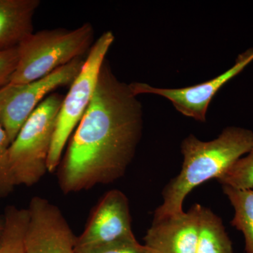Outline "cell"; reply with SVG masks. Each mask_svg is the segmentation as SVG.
<instances>
[{
	"label": "cell",
	"mask_w": 253,
	"mask_h": 253,
	"mask_svg": "<svg viewBox=\"0 0 253 253\" xmlns=\"http://www.w3.org/2000/svg\"><path fill=\"white\" fill-rule=\"evenodd\" d=\"M18 49L0 51V88L9 84L17 67Z\"/></svg>",
	"instance_id": "obj_18"
},
{
	"label": "cell",
	"mask_w": 253,
	"mask_h": 253,
	"mask_svg": "<svg viewBox=\"0 0 253 253\" xmlns=\"http://www.w3.org/2000/svg\"><path fill=\"white\" fill-rule=\"evenodd\" d=\"M3 221L0 253H26L24 239L28 221V209L9 206L6 208Z\"/></svg>",
	"instance_id": "obj_14"
},
{
	"label": "cell",
	"mask_w": 253,
	"mask_h": 253,
	"mask_svg": "<svg viewBox=\"0 0 253 253\" xmlns=\"http://www.w3.org/2000/svg\"><path fill=\"white\" fill-rule=\"evenodd\" d=\"M221 186L239 189L253 188V145L245 156L239 158L217 179Z\"/></svg>",
	"instance_id": "obj_15"
},
{
	"label": "cell",
	"mask_w": 253,
	"mask_h": 253,
	"mask_svg": "<svg viewBox=\"0 0 253 253\" xmlns=\"http://www.w3.org/2000/svg\"><path fill=\"white\" fill-rule=\"evenodd\" d=\"M134 236L129 201L118 189L108 191L91 212L76 247H86Z\"/></svg>",
	"instance_id": "obj_9"
},
{
	"label": "cell",
	"mask_w": 253,
	"mask_h": 253,
	"mask_svg": "<svg viewBox=\"0 0 253 253\" xmlns=\"http://www.w3.org/2000/svg\"><path fill=\"white\" fill-rule=\"evenodd\" d=\"M76 249L78 253H155L147 246L139 244L134 235L104 244Z\"/></svg>",
	"instance_id": "obj_16"
},
{
	"label": "cell",
	"mask_w": 253,
	"mask_h": 253,
	"mask_svg": "<svg viewBox=\"0 0 253 253\" xmlns=\"http://www.w3.org/2000/svg\"><path fill=\"white\" fill-rule=\"evenodd\" d=\"M94 28L86 23L74 30L58 28L33 33L18 46V62L9 84L41 79L89 51Z\"/></svg>",
	"instance_id": "obj_4"
},
{
	"label": "cell",
	"mask_w": 253,
	"mask_h": 253,
	"mask_svg": "<svg viewBox=\"0 0 253 253\" xmlns=\"http://www.w3.org/2000/svg\"><path fill=\"white\" fill-rule=\"evenodd\" d=\"M28 211L26 253H78L77 237L57 206L36 196Z\"/></svg>",
	"instance_id": "obj_8"
},
{
	"label": "cell",
	"mask_w": 253,
	"mask_h": 253,
	"mask_svg": "<svg viewBox=\"0 0 253 253\" xmlns=\"http://www.w3.org/2000/svg\"><path fill=\"white\" fill-rule=\"evenodd\" d=\"M114 39L112 32L107 31L95 42L81 72L63 99L48 156V172H53L59 167L66 143L90 104L101 66Z\"/></svg>",
	"instance_id": "obj_5"
},
{
	"label": "cell",
	"mask_w": 253,
	"mask_h": 253,
	"mask_svg": "<svg viewBox=\"0 0 253 253\" xmlns=\"http://www.w3.org/2000/svg\"><path fill=\"white\" fill-rule=\"evenodd\" d=\"M64 96H46L24 123L8 151V172L13 188L37 184L46 172L47 158Z\"/></svg>",
	"instance_id": "obj_3"
},
{
	"label": "cell",
	"mask_w": 253,
	"mask_h": 253,
	"mask_svg": "<svg viewBox=\"0 0 253 253\" xmlns=\"http://www.w3.org/2000/svg\"><path fill=\"white\" fill-rule=\"evenodd\" d=\"M11 144L7 133L0 123V194H8L14 189L8 172V151Z\"/></svg>",
	"instance_id": "obj_17"
},
{
	"label": "cell",
	"mask_w": 253,
	"mask_h": 253,
	"mask_svg": "<svg viewBox=\"0 0 253 253\" xmlns=\"http://www.w3.org/2000/svg\"><path fill=\"white\" fill-rule=\"evenodd\" d=\"M253 145V131L241 126H227L212 141L200 140L194 134L186 137L181 144L182 168L163 190V204L155 211L154 219L184 212L183 203L191 191L210 179H219Z\"/></svg>",
	"instance_id": "obj_2"
},
{
	"label": "cell",
	"mask_w": 253,
	"mask_h": 253,
	"mask_svg": "<svg viewBox=\"0 0 253 253\" xmlns=\"http://www.w3.org/2000/svg\"><path fill=\"white\" fill-rule=\"evenodd\" d=\"M201 207L196 204L187 212L154 219L145 246L155 253H196Z\"/></svg>",
	"instance_id": "obj_10"
},
{
	"label": "cell",
	"mask_w": 253,
	"mask_h": 253,
	"mask_svg": "<svg viewBox=\"0 0 253 253\" xmlns=\"http://www.w3.org/2000/svg\"><path fill=\"white\" fill-rule=\"evenodd\" d=\"M39 0H0V51L15 49L33 34Z\"/></svg>",
	"instance_id": "obj_11"
},
{
	"label": "cell",
	"mask_w": 253,
	"mask_h": 253,
	"mask_svg": "<svg viewBox=\"0 0 253 253\" xmlns=\"http://www.w3.org/2000/svg\"><path fill=\"white\" fill-rule=\"evenodd\" d=\"M84 63V60L78 58L38 81L22 84L9 83L0 88V123L11 143L46 95L57 88L71 85Z\"/></svg>",
	"instance_id": "obj_6"
},
{
	"label": "cell",
	"mask_w": 253,
	"mask_h": 253,
	"mask_svg": "<svg viewBox=\"0 0 253 253\" xmlns=\"http://www.w3.org/2000/svg\"><path fill=\"white\" fill-rule=\"evenodd\" d=\"M223 192L234 208L231 224L244 236L246 253H253V188L239 189L222 186Z\"/></svg>",
	"instance_id": "obj_13"
},
{
	"label": "cell",
	"mask_w": 253,
	"mask_h": 253,
	"mask_svg": "<svg viewBox=\"0 0 253 253\" xmlns=\"http://www.w3.org/2000/svg\"><path fill=\"white\" fill-rule=\"evenodd\" d=\"M196 253H234L232 241L220 217L201 207Z\"/></svg>",
	"instance_id": "obj_12"
},
{
	"label": "cell",
	"mask_w": 253,
	"mask_h": 253,
	"mask_svg": "<svg viewBox=\"0 0 253 253\" xmlns=\"http://www.w3.org/2000/svg\"><path fill=\"white\" fill-rule=\"evenodd\" d=\"M253 61V47L241 53L235 63L224 73L204 83L181 88H160L143 83L129 84L136 96L141 94L158 95L166 98L174 109L186 117L204 123L209 105L214 96L228 82L242 72Z\"/></svg>",
	"instance_id": "obj_7"
},
{
	"label": "cell",
	"mask_w": 253,
	"mask_h": 253,
	"mask_svg": "<svg viewBox=\"0 0 253 253\" xmlns=\"http://www.w3.org/2000/svg\"><path fill=\"white\" fill-rule=\"evenodd\" d=\"M136 97L105 60L90 104L59 166L64 194L111 184L124 175L142 134V106Z\"/></svg>",
	"instance_id": "obj_1"
},
{
	"label": "cell",
	"mask_w": 253,
	"mask_h": 253,
	"mask_svg": "<svg viewBox=\"0 0 253 253\" xmlns=\"http://www.w3.org/2000/svg\"><path fill=\"white\" fill-rule=\"evenodd\" d=\"M3 227H4V221L0 219V236H1V232H2Z\"/></svg>",
	"instance_id": "obj_19"
}]
</instances>
